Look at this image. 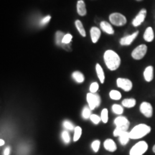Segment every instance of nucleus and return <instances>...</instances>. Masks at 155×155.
<instances>
[{
  "mask_svg": "<svg viewBox=\"0 0 155 155\" xmlns=\"http://www.w3.org/2000/svg\"><path fill=\"white\" fill-rule=\"evenodd\" d=\"M65 36V35L63 34V32H60V31H58L56 32L55 35V41L56 44L57 45H61L62 43V41H63V39Z\"/></svg>",
  "mask_w": 155,
  "mask_h": 155,
  "instance_id": "obj_28",
  "label": "nucleus"
},
{
  "mask_svg": "<svg viewBox=\"0 0 155 155\" xmlns=\"http://www.w3.org/2000/svg\"><path fill=\"white\" fill-rule=\"evenodd\" d=\"M50 19H51V17H50V15H48V16H46L45 17H44V18L42 19V21H41V25H46L47 23L50 22Z\"/></svg>",
  "mask_w": 155,
  "mask_h": 155,
  "instance_id": "obj_36",
  "label": "nucleus"
},
{
  "mask_svg": "<svg viewBox=\"0 0 155 155\" xmlns=\"http://www.w3.org/2000/svg\"><path fill=\"white\" fill-rule=\"evenodd\" d=\"M140 111L144 116L150 118L153 114V108L150 103L143 102L140 105Z\"/></svg>",
  "mask_w": 155,
  "mask_h": 155,
  "instance_id": "obj_8",
  "label": "nucleus"
},
{
  "mask_svg": "<svg viewBox=\"0 0 155 155\" xmlns=\"http://www.w3.org/2000/svg\"><path fill=\"white\" fill-rule=\"evenodd\" d=\"M147 51V47L145 45H141L133 50L131 56L135 60H141L144 57Z\"/></svg>",
  "mask_w": 155,
  "mask_h": 155,
  "instance_id": "obj_6",
  "label": "nucleus"
},
{
  "mask_svg": "<svg viewBox=\"0 0 155 155\" xmlns=\"http://www.w3.org/2000/svg\"><path fill=\"white\" fill-rule=\"evenodd\" d=\"M10 154V147H7L4 151V155H9Z\"/></svg>",
  "mask_w": 155,
  "mask_h": 155,
  "instance_id": "obj_37",
  "label": "nucleus"
},
{
  "mask_svg": "<svg viewBox=\"0 0 155 155\" xmlns=\"http://www.w3.org/2000/svg\"><path fill=\"white\" fill-rule=\"evenodd\" d=\"M98 90V84L96 82L92 83L90 86V91L92 94H96L97 91Z\"/></svg>",
  "mask_w": 155,
  "mask_h": 155,
  "instance_id": "obj_35",
  "label": "nucleus"
},
{
  "mask_svg": "<svg viewBox=\"0 0 155 155\" xmlns=\"http://www.w3.org/2000/svg\"><path fill=\"white\" fill-rule=\"evenodd\" d=\"M114 124L116 127H119V126H124V125H130L129 120L124 116H118L117 118H116L114 120Z\"/></svg>",
  "mask_w": 155,
  "mask_h": 155,
  "instance_id": "obj_17",
  "label": "nucleus"
},
{
  "mask_svg": "<svg viewBox=\"0 0 155 155\" xmlns=\"http://www.w3.org/2000/svg\"><path fill=\"white\" fill-rule=\"evenodd\" d=\"M147 150H148V144L146 141H139L131 149L129 155H143Z\"/></svg>",
  "mask_w": 155,
  "mask_h": 155,
  "instance_id": "obj_3",
  "label": "nucleus"
},
{
  "mask_svg": "<svg viewBox=\"0 0 155 155\" xmlns=\"http://www.w3.org/2000/svg\"><path fill=\"white\" fill-rule=\"evenodd\" d=\"M100 144H101L100 141L96 140V141H93V143L91 144V148L94 152H98V150H99Z\"/></svg>",
  "mask_w": 155,
  "mask_h": 155,
  "instance_id": "obj_32",
  "label": "nucleus"
},
{
  "mask_svg": "<svg viewBox=\"0 0 155 155\" xmlns=\"http://www.w3.org/2000/svg\"><path fill=\"white\" fill-rule=\"evenodd\" d=\"M104 147H105L106 150L111 152H115L116 150V148H117V147H116V143L114 142V140H112L111 139H106V140L104 141Z\"/></svg>",
  "mask_w": 155,
  "mask_h": 155,
  "instance_id": "obj_11",
  "label": "nucleus"
},
{
  "mask_svg": "<svg viewBox=\"0 0 155 155\" xmlns=\"http://www.w3.org/2000/svg\"><path fill=\"white\" fill-rule=\"evenodd\" d=\"M104 58L106 66L108 69L111 71H115L119 68L120 63H121V59L116 52L111 50H106L104 53Z\"/></svg>",
  "mask_w": 155,
  "mask_h": 155,
  "instance_id": "obj_1",
  "label": "nucleus"
},
{
  "mask_svg": "<svg viewBox=\"0 0 155 155\" xmlns=\"http://www.w3.org/2000/svg\"><path fill=\"white\" fill-rule=\"evenodd\" d=\"M96 70L97 75H98V78H99V81H101V83H104V79H105V75H104V71H103V68H101V66L99 65V64H96Z\"/></svg>",
  "mask_w": 155,
  "mask_h": 155,
  "instance_id": "obj_20",
  "label": "nucleus"
},
{
  "mask_svg": "<svg viewBox=\"0 0 155 155\" xmlns=\"http://www.w3.org/2000/svg\"><path fill=\"white\" fill-rule=\"evenodd\" d=\"M122 105L127 108H132L136 105V100L134 98H127L122 101Z\"/></svg>",
  "mask_w": 155,
  "mask_h": 155,
  "instance_id": "obj_22",
  "label": "nucleus"
},
{
  "mask_svg": "<svg viewBox=\"0 0 155 155\" xmlns=\"http://www.w3.org/2000/svg\"><path fill=\"white\" fill-rule=\"evenodd\" d=\"M100 25L102 30L105 32H106V33L109 35H113L114 33V29L112 28V27L111 26V25H110L109 23L105 22V21H103V22H101Z\"/></svg>",
  "mask_w": 155,
  "mask_h": 155,
  "instance_id": "obj_15",
  "label": "nucleus"
},
{
  "mask_svg": "<svg viewBox=\"0 0 155 155\" xmlns=\"http://www.w3.org/2000/svg\"><path fill=\"white\" fill-rule=\"evenodd\" d=\"M77 12L81 16H85L86 15V5L83 0H79L77 2Z\"/></svg>",
  "mask_w": 155,
  "mask_h": 155,
  "instance_id": "obj_14",
  "label": "nucleus"
},
{
  "mask_svg": "<svg viewBox=\"0 0 155 155\" xmlns=\"http://www.w3.org/2000/svg\"><path fill=\"white\" fill-rule=\"evenodd\" d=\"M63 125L64 128H65L68 130H73V129H75L74 126H73V124L70 121H68V120H65V121H63Z\"/></svg>",
  "mask_w": 155,
  "mask_h": 155,
  "instance_id": "obj_31",
  "label": "nucleus"
},
{
  "mask_svg": "<svg viewBox=\"0 0 155 155\" xmlns=\"http://www.w3.org/2000/svg\"><path fill=\"white\" fill-rule=\"evenodd\" d=\"M144 77L145 81L147 82H150L152 81L153 77H154V69L152 66H148L146 68L144 72Z\"/></svg>",
  "mask_w": 155,
  "mask_h": 155,
  "instance_id": "obj_13",
  "label": "nucleus"
},
{
  "mask_svg": "<svg viewBox=\"0 0 155 155\" xmlns=\"http://www.w3.org/2000/svg\"><path fill=\"white\" fill-rule=\"evenodd\" d=\"M137 1H141V0H137Z\"/></svg>",
  "mask_w": 155,
  "mask_h": 155,
  "instance_id": "obj_40",
  "label": "nucleus"
},
{
  "mask_svg": "<svg viewBox=\"0 0 155 155\" xmlns=\"http://www.w3.org/2000/svg\"><path fill=\"white\" fill-rule=\"evenodd\" d=\"M110 98L113 100H119L121 99V93L118 91H115V90H112L109 94Z\"/></svg>",
  "mask_w": 155,
  "mask_h": 155,
  "instance_id": "obj_25",
  "label": "nucleus"
},
{
  "mask_svg": "<svg viewBox=\"0 0 155 155\" xmlns=\"http://www.w3.org/2000/svg\"><path fill=\"white\" fill-rule=\"evenodd\" d=\"M72 76H73V78L74 79L77 83H83L85 80L84 75H83L81 72H79V71H75V72L73 73Z\"/></svg>",
  "mask_w": 155,
  "mask_h": 155,
  "instance_id": "obj_21",
  "label": "nucleus"
},
{
  "mask_svg": "<svg viewBox=\"0 0 155 155\" xmlns=\"http://www.w3.org/2000/svg\"><path fill=\"white\" fill-rule=\"evenodd\" d=\"M129 127V125H124V126H119V127H116V129H114V137H119L121 134L127 131Z\"/></svg>",
  "mask_w": 155,
  "mask_h": 155,
  "instance_id": "obj_16",
  "label": "nucleus"
},
{
  "mask_svg": "<svg viewBox=\"0 0 155 155\" xmlns=\"http://www.w3.org/2000/svg\"><path fill=\"white\" fill-rule=\"evenodd\" d=\"M144 39L147 42H152L154 40V32L152 28H148L145 30Z\"/></svg>",
  "mask_w": 155,
  "mask_h": 155,
  "instance_id": "obj_18",
  "label": "nucleus"
},
{
  "mask_svg": "<svg viewBox=\"0 0 155 155\" xmlns=\"http://www.w3.org/2000/svg\"><path fill=\"white\" fill-rule=\"evenodd\" d=\"M4 144H5V141H4L3 139H1V140H0V145H1V146H3Z\"/></svg>",
  "mask_w": 155,
  "mask_h": 155,
  "instance_id": "obj_38",
  "label": "nucleus"
},
{
  "mask_svg": "<svg viewBox=\"0 0 155 155\" xmlns=\"http://www.w3.org/2000/svg\"><path fill=\"white\" fill-rule=\"evenodd\" d=\"M139 32L137 31V32H134L132 35H130L126 36L124 38H121V40H120V44L121 45H129L132 43V42L135 40L136 38H137V35H138Z\"/></svg>",
  "mask_w": 155,
  "mask_h": 155,
  "instance_id": "obj_10",
  "label": "nucleus"
},
{
  "mask_svg": "<svg viewBox=\"0 0 155 155\" xmlns=\"http://www.w3.org/2000/svg\"><path fill=\"white\" fill-rule=\"evenodd\" d=\"M112 111L114 114L120 115L124 112V108L121 106L118 105V104H114V105L112 106Z\"/></svg>",
  "mask_w": 155,
  "mask_h": 155,
  "instance_id": "obj_27",
  "label": "nucleus"
},
{
  "mask_svg": "<svg viewBox=\"0 0 155 155\" xmlns=\"http://www.w3.org/2000/svg\"><path fill=\"white\" fill-rule=\"evenodd\" d=\"M116 83H117L118 87L123 89L125 91H129L132 88V83L129 79L119 78L116 81Z\"/></svg>",
  "mask_w": 155,
  "mask_h": 155,
  "instance_id": "obj_7",
  "label": "nucleus"
},
{
  "mask_svg": "<svg viewBox=\"0 0 155 155\" xmlns=\"http://www.w3.org/2000/svg\"><path fill=\"white\" fill-rule=\"evenodd\" d=\"M101 36V30L98 28L96 27H93L91 29V37L92 42L94 43L98 42V40H99V38Z\"/></svg>",
  "mask_w": 155,
  "mask_h": 155,
  "instance_id": "obj_12",
  "label": "nucleus"
},
{
  "mask_svg": "<svg viewBox=\"0 0 155 155\" xmlns=\"http://www.w3.org/2000/svg\"><path fill=\"white\" fill-rule=\"evenodd\" d=\"M82 134V129L80 127H76L74 129V136H73V141H77L81 138Z\"/></svg>",
  "mask_w": 155,
  "mask_h": 155,
  "instance_id": "obj_24",
  "label": "nucleus"
},
{
  "mask_svg": "<svg viewBox=\"0 0 155 155\" xmlns=\"http://www.w3.org/2000/svg\"><path fill=\"white\" fill-rule=\"evenodd\" d=\"M119 139L120 143H121V145L124 146V145H127L129 142V139H130V135H129V132L128 131H126V132L121 134V135L119 137Z\"/></svg>",
  "mask_w": 155,
  "mask_h": 155,
  "instance_id": "obj_19",
  "label": "nucleus"
},
{
  "mask_svg": "<svg viewBox=\"0 0 155 155\" xmlns=\"http://www.w3.org/2000/svg\"><path fill=\"white\" fill-rule=\"evenodd\" d=\"M87 101L88 104V107L93 110L99 106L101 104V98L98 94L89 93L87 94Z\"/></svg>",
  "mask_w": 155,
  "mask_h": 155,
  "instance_id": "obj_4",
  "label": "nucleus"
},
{
  "mask_svg": "<svg viewBox=\"0 0 155 155\" xmlns=\"http://www.w3.org/2000/svg\"><path fill=\"white\" fill-rule=\"evenodd\" d=\"M152 150H153V152L155 153V145H154V147H153V148H152Z\"/></svg>",
  "mask_w": 155,
  "mask_h": 155,
  "instance_id": "obj_39",
  "label": "nucleus"
},
{
  "mask_svg": "<svg viewBox=\"0 0 155 155\" xmlns=\"http://www.w3.org/2000/svg\"><path fill=\"white\" fill-rule=\"evenodd\" d=\"M91 116V109L88 106H85L82 112V116L85 119H88Z\"/></svg>",
  "mask_w": 155,
  "mask_h": 155,
  "instance_id": "obj_26",
  "label": "nucleus"
},
{
  "mask_svg": "<svg viewBox=\"0 0 155 155\" xmlns=\"http://www.w3.org/2000/svg\"><path fill=\"white\" fill-rule=\"evenodd\" d=\"M75 27H76L77 30H78V32H80V34L82 35L83 37H86V31H85V29L83 28V25L82 24V22H81L80 20H76L75 22Z\"/></svg>",
  "mask_w": 155,
  "mask_h": 155,
  "instance_id": "obj_23",
  "label": "nucleus"
},
{
  "mask_svg": "<svg viewBox=\"0 0 155 155\" xmlns=\"http://www.w3.org/2000/svg\"><path fill=\"white\" fill-rule=\"evenodd\" d=\"M72 38H73V36L71 35V34L65 35V36H64V38L63 39V41H62V43L64 45L69 44L70 42H71V40H72Z\"/></svg>",
  "mask_w": 155,
  "mask_h": 155,
  "instance_id": "obj_33",
  "label": "nucleus"
},
{
  "mask_svg": "<svg viewBox=\"0 0 155 155\" xmlns=\"http://www.w3.org/2000/svg\"><path fill=\"white\" fill-rule=\"evenodd\" d=\"M62 139H63V140L65 144H68L70 142V141H71V137H70L69 133L67 131H63V132H62Z\"/></svg>",
  "mask_w": 155,
  "mask_h": 155,
  "instance_id": "obj_30",
  "label": "nucleus"
},
{
  "mask_svg": "<svg viewBox=\"0 0 155 155\" xmlns=\"http://www.w3.org/2000/svg\"><path fill=\"white\" fill-rule=\"evenodd\" d=\"M147 15V10L145 9H141V10L139 12V14L137 15V16L134 19L132 25L134 27H138L139 25H140L141 23L144 21L145 17H146Z\"/></svg>",
  "mask_w": 155,
  "mask_h": 155,
  "instance_id": "obj_9",
  "label": "nucleus"
},
{
  "mask_svg": "<svg viewBox=\"0 0 155 155\" xmlns=\"http://www.w3.org/2000/svg\"><path fill=\"white\" fill-rule=\"evenodd\" d=\"M151 131V127L144 124H141L136 126L131 129L129 135H130V139H138L150 134Z\"/></svg>",
  "mask_w": 155,
  "mask_h": 155,
  "instance_id": "obj_2",
  "label": "nucleus"
},
{
  "mask_svg": "<svg viewBox=\"0 0 155 155\" xmlns=\"http://www.w3.org/2000/svg\"><path fill=\"white\" fill-rule=\"evenodd\" d=\"M109 19L112 24L116 26H123L127 23V19L120 13H113L110 15Z\"/></svg>",
  "mask_w": 155,
  "mask_h": 155,
  "instance_id": "obj_5",
  "label": "nucleus"
},
{
  "mask_svg": "<svg viewBox=\"0 0 155 155\" xmlns=\"http://www.w3.org/2000/svg\"><path fill=\"white\" fill-rule=\"evenodd\" d=\"M90 119L93 123L95 124H98L101 121V119L99 116L96 115V114H91Z\"/></svg>",
  "mask_w": 155,
  "mask_h": 155,
  "instance_id": "obj_34",
  "label": "nucleus"
},
{
  "mask_svg": "<svg viewBox=\"0 0 155 155\" xmlns=\"http://www.w3.org/2000/svg\"><path fill=\"white\" fill-rule=\"evenodd\" d=\"M101 119L104 123H107L108 122V110L106 108H104L101 111Z\"/></svg>",
  "mask_w": 155,
  "mask_h": 155,
  "instance_id": "obj_29",
  "label": "nucleus"
}]
</instances>
